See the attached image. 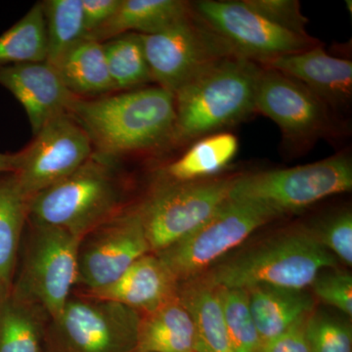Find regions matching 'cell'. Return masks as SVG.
<instances>
[{"label":"cell","mask_w":352,"mask_h":352,"mask_svg":"<svg viewBox=\"0 0 352 352\" xmlns=\"http://www.w3.org/2000/svg\"><path fill=\"white\" fill-rule=\"evenodd\" d=\"M69 113L103 157L124 156L170 144L175 95L156 87L92 100L78 97Z\"/></svg>","instance_id":"6da1fadb"},{"label":"cell","mask_w":352,"mask_h":352,"mask_svg":"<svg viewBox=\"0 0 352 352\" xmlns=\"http://www.w3.org/2000/svg\"><path fill=\"white\" fill-rule=\"evenodd\" d=\"M261 65L226 57L204 69L175 94V122L170 145L192 141L245 122L256 112Z\"/></svg>","instance_id":"7a4b0ae2"},{"label":"cell","mask_w":352,"mask_h":352,"mask_svg":"<svg viewBox=\"0 0 352 352\" xmlns=\"http://www.w3.org/2000/svg\"><path fill=\"white\" fill-rule=\"evenodd\" d=\"M339 263L315 241L305 224H300L226 256L201 276L224 288L266 285L302 289L309 288L320 271Z\"/></svg>","instance_id":"3957f363"},{"label":"cell","mask_w":352,"mask_h":352,"mask_svg":"<svg viewBox=\"0 0 352 352\" xmlns=\"http://www.w3.org/2000/svg\"><path fill=\"white\" fill-rule=\"evenodd\" d=\"M122 191L110 166L91 156L75 173L28 201L32 224L57 227L78 239L122 210Z\"/></svg>","instance_id":"277c9868"},{"label":"cell","mask_w":352,"mask_h":352,"mask_svg":"<svg viewBox=\"0 0 352 352\" xmlns=\"http://www.w3.org/2000/svg\"><path fill=\"white\" fill-rule=\"evenodd\" d=\"M351 189V157L344 152L303 166L235 176L229 198L258 204L284 217Z\"/></svg>","instance_id":"5b68a950"},{"label":"cell","mask_w":352,"mask_h":352,"mask_svg":"<svg viewBox=\"0 0 352 352\" xmlns=\"http://www.w3.org/2000/svg\"><path fill=\"white\" fill-rule=\"evenodd\" d=\"M31 226L10 295L41 308L51 320L61 314L76 287L80 239L57 227Z\"/></svg>","instance_id":"8992f818"},{"label":"cell","mask_w":352,"mask_h":352,"mask_svg":"<svg viewBox=\"0 0 352 352\" xmlns=\"http://www.w3.org/2000/svg\"><path fill=\"white\" fill-rule=\"evenodd\" d=\"M141 314L120 303L73 292L46 328V352H138Z\"/></svg>","instance_id":"52a82bcc"},{"label":"cell","mask_w":352,"mask_h":352,"mask_svg":"<svg viewBox=\"0 0 352 352\" xmlns=\"http://www.w3.org/2000/svg\"><path fill=\"white\" fill-rule=\"evenodd\" d=\"M234 178L160 179L138 205L151 252L163 251L205 223L229 200Z\"/></svg>","instance_id":"ba28073f"},{"label":"cell","mask_w":352,"mask_h":352,"mask_svg":"<svg viewBox=\"0 0 352 352\" xmlns=\"http://www.w3.org/2000/svg\"><path fill=\"white\" fill-rule=\"evenodd\" d=\"M279 217L264 206L229 198L205 223L156 254L179 283L187 281L205 273L252 233Z\"/></svg>","instance_id":"9c48e42d"},{"label":"cell","mask_w":352,"mask_h":352,"mask_svg":"<svg viewBox=\"0 0 352 352\" xmlns=\"http://www.w3.org/2000/svg\"><path fill=\"white\" fill-rule=\"evenodd\" d=\"M192 11L238 56L258 65L322 44L311 36L287 31L251 8L245 0H199Z\"/></svg>","instance_id":"30bf717a"},{"label":"cell","mask_w":352,"mask_h":352,"mask_svg":"<svg viewBox=\"0 0 352 352\" xmlns=\"http://www.w3.org/2000/svg\"><path fill=\"white\" fill-rule=\"evenodd\" d=\"M256 112L279 126L284 152L292 156L307 152L339 129L333 111L302 83L263 67L256 87Z\"/></svg>","instance_id":"8fae6325"},{"label":"cell","mask_w":352,"mask_h":352,"mask_svg":"<svg viewBox=\"0 0 352 352\" xmlns=\"http://www.w3.org/2000/svg\"><path fill=\"white\" fill-rule=\"evenodd\" d=\"M142 39L153 82L173 95L215 62L236 55L193 11L164 31L142 34Z\"/></svg>","instance_id":"7c38bea8"},{"label":"cell","mask_w":352,"mask_h":352,"mask_svg":"<svg viewBox=\"0 0 352 352\" xmlns=\"http://www.w3.org/2000/svg\"><path fill=\"white\" fill-rule=\"evenodd\" d=\"M149 252L138 206L122 208L80 240L76 287L83 293L104 288Z\"/></svg>","instance_id":"4fadbf2b"},{"label":"cell","mask_w":352,"mask_h":352,"mask_svg":"<svg viewBox=\"0 0 352 352\" xmlns=\"http://www.w3.org/2000/svg\"><path fill=\"white\" fill-rule=\"evenodd\" d=\"M24 151L16 182L28 201L80 168L92 156V142L69 113L50 120Z\"/></svg>","instance_id":"5bb4252c"},{"label":"cell","mask_w":352,"mask_h":352,"mask_svg":"<svg viewBox=\"0 0 352 352\" xmlns=\"http://www.w3.org/2000/svg\"><path fill=\"white\" fill-rule=\"evenodd\" d=\"M0 85L24 107L34 135L50 120L69 113L78 98L65 87L56 68L46 61L0 69Z\"/></svg>","instance_id":"9a60e30c"},{"label":"cell","mask_w":352,"mask_h":352,"mask_svg":"<svg viewBox=\"0 0 352 352\" xmlns=\"http://www.w3.org/2000/svg\"><path fill=\"white\" fill-rule=\"evenodd\" d=\"M302 83L333 112L347 110L352 99L351 60L333 56L323 45L261 65Z\"/></svg>","instance_id":"2e32d148"},{"label":"cell","mask_w":352,"mask_h":352,"mask_svg":"<svg viewBox=\"0 0 352 352\" xmlns=\"http://www.w3.org/2000/svg\"><path fill=\"white\" fill-rule=\"evenodd\" d=\"M179 282L154 252L138 259L113 283L85 295L126 305L140 314H149L178 294Z\"/></svg>","instance_id":"e0dca14e"},{"label":"cell","mask_w":352,"mask_h":352,"mask_svg":"<svg viewBox=\"0 0 352 352\" xmlns=\"http://www.w3.org/2000/svg\"><path fill=\"white\" fill-rule=\"evenodd\" d=\"M245 291L261 342L283 333L317 307L316 298L308 289L261 285Z\"/></svg>","instance_id":"ac0fdd59"},{"label":"cell","mask_w":352,"mask_h":352,"mask_svg":"<svg viewBox=\"0 0 352 352\" xmlns=\"http://www.w3.org/2000/svg\"><path fill=\"white\" fill-rule=\"evenodd\" d=\"M191 14V2L183 0H122L113 17L87 38L104 43L126 32L154 34Z\"/></svg>","instance_id":"d6986e66"},{"label":"cell","mask_w":352,"mask_h":352,"mask_svg":"<svg viewBox=\"0 0 352 352\" xmlns=\"http://www.w3.org/2000/svg\"><path fill=\"white\" fill-rule=\"evenodd\" d=\"M177 295L193 320L198 352H234L217 287L200 275L180 282Z\"/></svg>","instance_id":"ffe728a7"},{"label":"cell","mask_w":352,"mask_h":352,"mask_svg":"<svg viewBox=\"0 0 352 352\" xmlns=\"http://www.w3.org/2000/svg\"><path fill=\"white\" fill-rule=\"evenodd\" d=\"M138 352H198L193 320L178 295L141 314Z\"/></svg>","instance_id":"44dd1931"},{"label":"cell","mask_w":352,"mask_h":352,"mask_svg":"<svg viewBox=\"0 0 352 352\" xmlns=\"http://www.w3.org/2000/svg\"><path fill=\"white\" fill-rule=\"evenodd\" d=\"M28 220V200L13 173L0 175V300L10 295Z\"/></svg>","instance_id":"7402d4cb"},{"label":"cell","mask_w":352,"mask_h":352,"mask_svg":"<svg viewBox=\"0 0 352 352\" xmlns=\"http://www.w3.org/2000/svg\"><path fill=\"white\" fill-rule=\"evenodd\" d=\"M55 68L65 87L80 98L116 91L103 43L98 41L83 39L62 58Z\"/></svg>","instance_id":"603a6c76"},{"label":"cell","mask_w":352,"mask_h":352,"mask_svg":"<svg viewBox=\"0 0 352 352\" xmlns=\"http://www.w3.org/2000/svg\"><path fill=\"white\" fill-rule=\"evenodd\" d=\"M239 149V141L230 132H217L198 139L179 159L164 170V178L194 182L214 177L226 168Z\"/></svg>","instance_id":"cb8c5ba5"},{"label":"cell","mask_w":352,"mask_h":352,"mask_svg":"<svg viewBox=\"0 0 352 352\" xmlns=\"http://www.w3.org/2000/svg\"><path fill=\"white\" fill-rule=\"evenodd\" d=\"M50 317L9 295L0 300V352H46Z\"/></svg>","instance_id":"d4e9b609"},{"label":"cell","mask_w":352,"mask_h":352,"mask_svg":"<svg viewBox=\"0 0 352 352\" xmlns=\"http://www.w3.org/2000/svg\"><path fill=\"white\" fill-rule=\"evenodd\" d=\"M47 58L45 20L41 2L0 36V69L41 63Z\"/></svg>","instance_id":"484cf974"},{"label":"cell","mask_w":352,"mask_h":352,"mask_svg":"<svg viewBox=\"0 0 352 352\" xmlns=\"http://www.w3.org/2000/svg\"><path fill=\"white\" fill-rule=\"evenodd\" d=\"M41 4L47 41L46 62L55 68L72 48L87 38L82 0H46Z\"/></svg>","instance_id":"4316f807"},{"label":"cell","mask_w":352,"mask_h":352,"mask_svg":"<svg viewBox=\"0 0 352 352\" xmlns=\"http://www.w3.org/2000/svg\"><path fill=\"white\" fill-rule=\"evenodd\" d=\"M102 43L116 90L131 91L153 82L142 34L126 32Z\"/></svg>","instance_id":"83f0119b"},{"label":"cell","mask_w":352,"mask_h":352,"mask_svg":"<svg viewBox=\"0 0 352 352\" xmlns=\"http://www.w3.org/2000/svg\"><path fill=\"white\" fill-rule=\"evenodd\" d=\"M217 287L229 340L234 352H258L261 337L244 289Z\"/></svg>","instance_id":"f1b7e54d"},{"label":"cell","mask_w":352,"mask_h":352,"mask_svg":"<svg viewBox=\"0 0 352 352\" xmlns=\"http://www.w3.org/2000/svg\"><path fill=\"white\" fill-rule=\"evenodd\" d=\"M315 241L332 254L338 261L352 265V212L349 208L335 212L305 224Z\"/></svg>","instance_id":"f546056e"},{"label":"cell","mask_w":352,"mask_h":352,"mask_svg":"<svg viewBox=\"0 0 352 352\" xmlns=\"http://www.w3.org/2000/svg\"><path fill=\"white\" fill-rule=\"evenodd\" d=\"M310 352H352L351 318L316 309L307 323Z\"/></svg>","instance_id":"4dcf8cb0"},{"label":"cell","mask_w":352,"mask_h":352,"mask_svg":"<svg viewBox=\"0 0 352 352\" xmlns=\"http://www.w3.org/2000/svg\"><path fill=\"white\" fill-rule=\"evenodd\" d=\"M310 288L316 300L335 308L351 319L352 276L349 271L342 270L340 266L325 268L315 277Z\"/></svg>","instance_id":"1f68e13d"},{"label":"cell","mask_w":352,"mask_h":352,"mask_svg":"<svg viewBox=\"0 0 352 352\" xmlns=\"http://www.w3.org/2000/svg\"><path fill=\"white\" fill-rule=\"evenodd\" d=\"M245 3L266 19L287 31L309 36L307 31L308 19L302 12L298 0H245Z\"/></svg>","instance_id":"d6a6232c"},{"label":"cell","mask_w":352,"mask_h":352,"mask_svg":"<svg viewBox=\"0 0 352 352\" xmlns=\"http://www.w3.org/2000/svg\"><path fill=\"white\" fill-rule=\"evenodd\" d=\"M310 315L302 317L276 337L264 340L258 352H310L307 339Z\"/></svg>","instance_id":"836d02e7"},{"label":"cell","mask_w":352,"mask_h":352,"mask_svg":"<svg viewBox=\"0 0 352 352\" xmlns=\"http://www.w3.org/2000/svg\"><path fill=\"white\" fill-rule=\"evenodd\" d=\"M122 0H82L87 38L113 17Z\"/></svg>","instance_id":"e575fe53"},{"label":"cell","mask_w":352,"mask_h":352,"mask_svg":"<svg viewBox=\"0 0 352 352\" xmlns=\"http://www.w3.org/2000/svg\"><path fill=\"white\" fill-rule=\"evenodd\" d=\"M20 157V152L15 154L0 153V175L15 173L19 164Z\"/></svg>","instance_id":"d590c367"}]
</instances>
